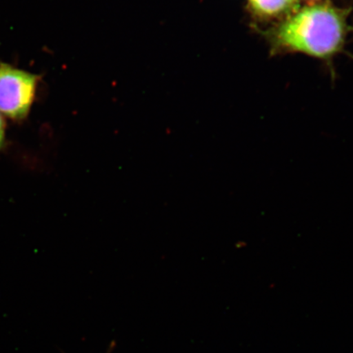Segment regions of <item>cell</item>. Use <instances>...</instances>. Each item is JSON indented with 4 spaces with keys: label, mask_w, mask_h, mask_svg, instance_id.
Segmentation results:
<instances>
[{
    "label": "cell",
    "mask_w": 353,
    "mask_h": 353,
    "mask_svg": "<svg viewBox=\"0 0 353 353\" xmlns=\"http://www.w3.org/2000/svg\"><path fill=\"white\" fill-rule=\"evenodd\" d=\"M39 77L0 63V114L12 121H24L32 109Z\"/></svg>",
    "instance_id": "7a4b0ae2"
},
{
    "label": "cell",
    "mask_w": 353,
    "mask_h": 353,
    "mask_svg": "<svg viewBox=\"0 0 353 353\" xmlns=\"http://www.w3.org/2000/svg\"><path fill=\"white\" fill-rule=\"evenodd\" d=\"M4 139H6V123L0 114V148L3 145Z\"/></svg>",
    "instance_id": "277c9868"
},
{
    "label": "cell",
    "mask_w": 353,
    "mask_h": 353,
    "mask_svg": "<svg viewBox=\"0 0 353 353\" xmlns=\"http://www.w3.org/2000/svg\"><path fill=\"white\" fill-rule=\"evenodd\" d=\"M347 12L327 3L294 11L272 33L275 50L328 59L341 51L347 35Z\"/></svg>",
    "instance_id": "6da1fadb"
},
{
    "label": "cell",
    "mask_w": 353,
    "mask_h": 353,
    "mask_svg": "<svg viewBox=\"0 0 353 353\" xmlns=\"http://www.w3.org/2000/svg\"><path fill=\"white\" fill-rule=\"evenodd\" d=\"M251 10L263 19L288 17L296 11L298 0H249Z\"/></svg>",
    "instance_id": "3957f363"
}]
</instances>
